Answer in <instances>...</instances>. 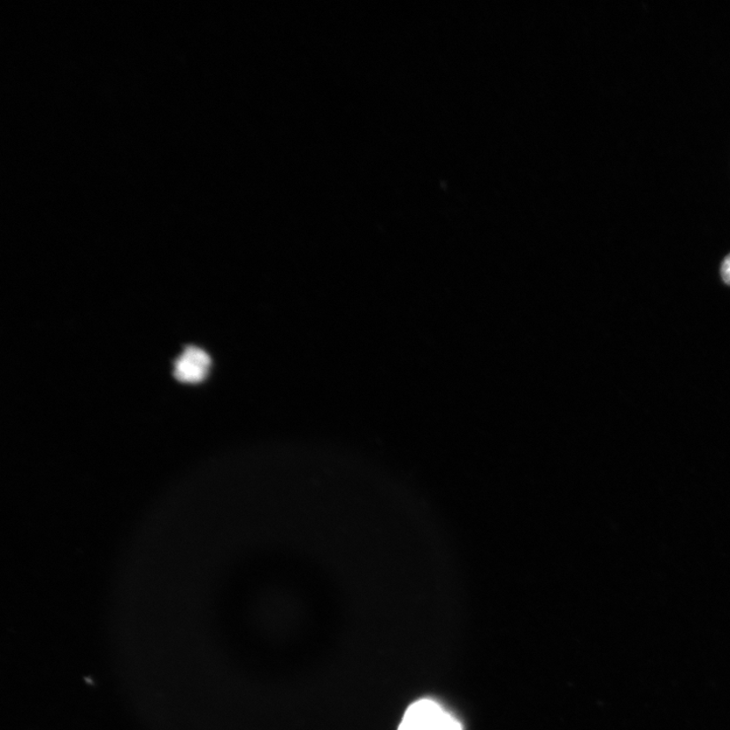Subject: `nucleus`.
<instances>
[{
  "label": "nucleus",
  "mask_w": 730,
  "mask_h": 730,
  "mask_svg": "<svg viewBox=\"0 0 730 730\" xmlns=\"http://www.w3.org/2000/svg\"><path fill=\"white\" fill-rule=\"evenodd\" d=\"M399 730H463L461 723L437 702L423 699L407 709Z\"/></svg>",
  "instance_id": "obj_1"
},
{
  "label": "nucleus",
  "mask_w": 730,
  "mask_h": 730,
  "mask_svg": "<svg viewBox=\"0 0 730 730\" xmlns=\"http://www.w3.org/2000/svg\"><path fill=\"white\" fill-rule=\"evenodd\" d=\"M211 365V357L205 350L187 346L173 363V378L183 384H199L210 374Z\"/></svg>",
  "instance_id": "obj_2"
},
{
  "label": "nucleus",
  "mask_w": 730,
  "mask_h": 730,
  "mask_svg": "<svg viewBox=\"0 0 730 730\" xmlns=\"http://www.w3.org/2000/svg\"><path fill=\"white\" fill-rule=\"evenodd\" d=\"M721 276L723 281L730 285V254L726 257L721 265Z\"/></svg>",
  "instance_id": "obj_3"
}]
</instances>
